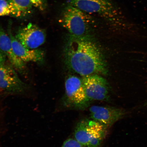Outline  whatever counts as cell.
Here are the masks:
<instances>
[{
    "mask_svg": "<svg viewBox=\"0 0 147 147\" xmlns=\"http://www.w3.org/2000/svg\"><path fill=\"white\" fill-rule=\"evenodd\" d=\"M65 88L64 104L80 110L89 107L90 101L86 95L82 79L74 76L69 77L65 80Z\"/></svg>",
    "mask_w": 147,
    "mask_h": 147,
    "instance_id": "cell-5",
    "label": "cell"
},
{
    "mask_svg": "<svg viewBox=\"0 0 147 147\" xmlns=\"http://www.w3.org/2000/svg\"><path fill=\"white\" fill-rule=\"evenodd\" d=\"M92 16L68 3L62 11L60 22L71 36H90V33L95 26V20Z\"/></svg>",
    "mask_w": 147,
    "mask_h": 147,
    "instance_id": "cell-3",
    "label": "cell"
},
{
    "mask_svg": "<svg viewBox=\"0 0 147 147\" xmlns=\"http://www.w3.org/2000/svg\"><path fill=\"white\" fill-rule=\"evenodd\" d=\"M11 8L8 0H0V16H10Z\"/></svg>",
    "mask_w": 147,
    "mask_h": 147,
    "instance_id": "cell-13",
    "label": "cell"
},
{
    "mask_svg": "<svg viewBox=\"0 0 147 147\" xmlns=\"http://www.w3.org/2000/svg\"><path fill=\"white\" fill-rule=\"evenodd\" d=\"M82 80L86 95L90 101L109 100L110 87L105 79L95 74L84 76Z\"/></svg>",
    "mask_w": 147,
    "mask_h": 147,
    "instance_id": "cell-7",
    "label": "cell"
},
{
    "mask_svg": "<svg viewBox=\"0 0 147 147\" xmlns=\"http://www.w3.org/2000/svg\"></svg>",
    "mask_w": 147,
    "mask_h": 147,
    "instance_id": "cell-17",
    "label": "cell"
},
{
    "mask_svg": "<svg viewBox=\"0 0 147 147\" xmlns=\"http://www.w3.org/2000/svg\"><path fill=\"white\" fill-rule=\"evenodd\" d=\"M107 129L93 119H84L77 124L74 138L84 147H99L106 137Z\"/></svg>",
    "mask_w": 147,
    "mask_h": 147,
    "instance_id": "cell-4",
    "label": "cell"
},
{
    "mask_svg": "<svg viewBox=\"0 0 147 147\" xmlns=\"http://www.w3.org/2000/svg\"><path fill=\"white\" fill-rule=\"evenodd\" d=\"M69 3L88 14L96 15L119 27H128L122 12L111 0H69Z\"/></svg>",
    "mask_w": 147,
    "mask_h": 147,
    "instance_id": "cell-2",
    "label": "cell"
},
{
    "mask_svg": "<svg viewBox=\"0 0 147 147\" xmlns=\"http://www.w3.org/2000/svg\"><path fill=\"white\" fill-rule=\"evenodd\" d=\"M14 52L20 59L25 62H34L43 63L45 60V53L41 49H29L24 47L12 34L11 28L8 30Z\"/></svg>",
    "mask_w": 147,
    "mask_h": 147,
    "instance_id": "cell-10",
    "label": "cell"
},
{
    "mask_svg": "<svg viewBox=\"0 0 147 147\" xmlns=\"http://www.w3.org/2000/svg\"><path fill=\"white\" fill-rule=\"evenodd\" d=\"M91 119L108 128L125 115L124 110L113 107L93 106L89 109Z\"/></svg>",
    "mask_w": 147,
    "mask_h": 147,
    "instance_id": "cell-9",
    "label": "cell"
},
{
    "mask_svg": "<svg viewBox=\"0 0 147 147\" xmlns=\"http://www.w3.org/2000/svg\"><path fill=\"white\" fill-rule=\"evenodd\" d=\"M61 147H84L74 138H69L64 142Z\"/></svg>",
    "mask_w": 147,
    "mask_h": 147,
    "instance_id": "cell-14",
    "label": "cell"
},
{
    "mask_svg": "<svg viewBox=\"0 0 147 147\" xmlns=\"http://www.w3.org/2000/svg\"><path fill=\"white\" fill-rule=\"evenodd\" d=\"M64 55L69 68L81 76L107 73L103 55L90 36L76 37L70 35L65 44Z\"/></svg>",
    "mask_w": 147,
    "mask_h": 147,
    "instance_id": "cell-1",
    "label": "cell"
},
{
    "mask_svg": "<svg viewBox=\"0 0 147 147\" xmlns=\"http://www.w3.org/2000/svg\"><path fill=\"white\" fill-rule=\"evenodd\" d=\"M45 31L36 25L29 23L21 28L15 36L24 47L29 49H36L45 43Z\"/></svg>",
    "mask_w": 147,
    "mask_h": 147,
    "instance_id": "cell-8",
    "label": "cell"
},
{
    "mask_svg": "<svg viewBox=\"0 0 147 147\" xmlns=\"http://www.w3.org/2000/svg\"><path fill=\"white\" fill-rule=\"evenodd\" d=\"M28 89L13 67L5 63L0 65V89L9 94L20 95L25 94Z\"/></svg>",
    "mask_w": 147,
    "mask_h": 147,
    "instance_id": "cell-6",
    "label": "cell"
},
{
    "mask_svg": "<svg viewBox=\"0 0 147 147\" xmlns=\"http://www.w3.org/2000/svg\"><path fill=\"white\" fill-rule=\"evenodd\" d=\"M11 8L10 16L22 18L32 13L34 7L31 0H8Z\"/></svg>",
    "mask_w": 147,
    "mask_h": 147,
    "instance_id": "cell-12",
    "label": "cell"
},
{
    "mask_svg": "<svg viewBox=\"0 0 147 147\" xmlns=\"http://www.w3.org/2000/svg\"><path fill=\"white\" fill-rule=\"evenodd\" d=\"M0 49L8 58L13 67L20 72L24 71L26 64L15 54L8 34L0 26Z\"/></svg>",
    "mask_w": 147,
    "mask_h": 147,
    "instance_id": "cell-11",
    "label": "cell"
},
{
    "mask_svg": "<svg viewBox=\"0 0 147 147\" xmlns=\"http://www.w3.org/2000/svg\"><path fill=\"white\" fill-rule=\"evenodd\" d=\"M6 57L0 49V65L5 63Z\"/></svg>",
    "mask_w": 147,
    "mask_h": 147,
    "instance_id": "cell-16",
    "label": "cell"
},
{
    "mask_svg": "<svg viewBox=\"0 0 147 147\" xmlns=\"http://www.w3.org/2000/svg\"><path fill=\"white\" fill-rule=\"evenodd\" d=\"M33 5L41 11L45 8L46 0H31Z\"/></svg>",
    "mask_w": 147,
    "mask_h": 147,
    "instance_id": "cell-15",
    "label": "cell"
}]
</instances>
